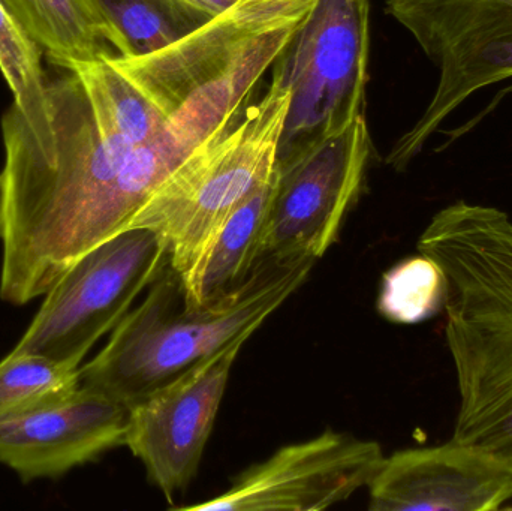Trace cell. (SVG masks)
Returning <instances> with one entry per match:
<instances>
[{
    "label": "cell",
    "instance_id": "ac0fdd59",
    "mask_svg": "<svg viewBox=\"0 0 512 511\" xmlns=\"http://www.w3.org/2000/svg\"><path fill=\"white\" fill-rule=\"evenodd\" d=\"M135 54L167 47L194 29V24L165 0H102Z\"/></svg>",
    "mask_w": 512,
    "mask_h": 511
},
{
    "label": "cell",
    "instance_id": "7c38bea8",
    "mask_svg": "<svg viewBox=\"0 0 512 511\" xmlns=\"http://www.w3.org/2000/svg\"><path fill=\"white\" fill-rule=\"evenodd\" d=\"M129 410L80 387L62 404L0 425V464L23 482L57 479L125 446Z\"/></svg>",
    "mask_w": 512,
    "mask_h": 511
},
{
    "label": "cell",
    "instance_id": "5bb4252c",
    "mask_svg": "<svg viewBox=\"0 0 512 511\" xmlns=\"http://www.w3.org/2000/svg\"><path fill=\"white\" fill-rule=\"evenodd\" d=\"M277 188V170L249 195L216 231L197 263L182 278L188 308L215 303L243 284L261 260L268 213Z\"/></svg>",
    "mask_w": 512,
    "mask_h": 511
},
{
    "label": "cell",
    "instance_id": "7a4b0ae2",
    "mask_svg": "<svg viewBox=\"0 0 512 511\" xmlns=\"http://www.w3.org/2000/svg\"><path fill=\"white\" fill-rule=\"evenodd\" d=\"M447 281L445 338L460 408L453 440L512 464V221L504 210L456 201L418 239Z\"/></svg>",
    "mask_w": 512,
    "mask_h": 511
},
{
    "label": "cell",
    "instance_id": "277c9868",
    "mask_svg": "<svg viewBox=\"0 0 512 511\" xmlns=\"http://www.w3.org/2000/svg\"><path fill=\"white\" fill-rule=\"evenodd\" d=\"M289 101L291 90L277 60L265 95L224 138L179 168L129 225L128 230L146 228L162 240L180 278L225 219L270 179Z\"/></svg>",
    "mask_w": 512,
    "mask_h": 511
},
{
    "label": "cell",
    "instance_id": "4fadbf2b",
    "mask_svg": "<svg viewBox=\"0 0 512 511\" xmlns=\"http://www.w3.org/2000/svg\"><path fill=\"white\" fill-rule=\"evenodd\" d=\"M21 29L62 69L135 54L102 0H2Z\"/></svg>",
    "mask_w": 512,
    "mask_h": 511
},
{
    "label": "cell",
    "instance_id": "52a82bcc",
    "mask_svg": "<svg viewBox=\"0 0 512 511\" xmlns=\"http://www.w3.org/2000/svg\"><path fill=\"white\" fill-rule=\"evenodd\" d=\"M168 263L167 246L146 228L122 231L81 255L45 300L14 351L81 368Z\"/></svg>",
    "mask_w": 512,
    "mask_h": 511
},
{
    "label": "cell",
    "instance_id": "d6986e66",
    "mask_svg": "<svg viewBox=\"0 0 512 511\" xmlns=\"http://www.w3.org/2000/svg\"><path fill=\"white\" fill-rule=\"evenodd\" d=\"M165 2L186 20L191 21L194 26H200L227 11L237 0H165Z\"/></svg>",
    "mask_w": 512,
    "mask_h": 511
},
{
    "label": "cell",
    "instance_id": "6da1fadb",
    "mask_svg": "<svg viewBox=\"0 0 512 511\" xmlns=\"http://www.w3.org/2000/svg\"><path fill=\"white\" fill-rule=\"evenodd\" d=\"M48 132L30 141L3 114L0 299L26 305L95 246L129 228L192 158L110 57L47 84Z\"/></svg>",
    "mask_w": 512,
    "mask_h": 511
},
{
    "label": "cell",
    "instance_id": "5b68a950",
    "mask_svg": "<svg viewBox=\"0 0 512 511\" xmlns=\"http://www.w3.org/2000/svg\"><path fill=\"white\" fill-rule=\"evenodd\" d=\"M369 54V0H318L279 59L291 101L277 168L294 164L364 114Z\"/></svg>",
    "mask_w": 512,
    "mask_h": 511
},
{
    "label": "cell",
    "instance_id": "9c48e42d",
    "mask_svg": "<svg viewBox=\"0 0 512 511\" xmlns=\"http://www.w3.org/2000/svg\"><path fill=\"white\" fill-rule=\"evenodd\" d=\"M251 336L204 357L129 410L125 446L168 500L197 476L234 363Z\"/></svg>",
    "mask_w": 512,
    "mask_h": 511
},
{
    "label": "cell",
    "instance_id": "8992f818",
    "mask_svg": "<svg viewBox=\"0 0 512 511\" xmlns=\"http://www.w3.org/2000/svg\"><path fill=\"white\" fill-rule=\"evenodd\" d=\"M385 12L439 71L423 116L385 158L402 173L466 99L512 78V0H385Z\"/></svg>",
    "mask_w": 512,
    "mask_h": 511
},
{
    "label": "cell",
    "instance_id": "ffe728a7",
    "mask_svg": "<svg viewBox=\"0 0 512 511\" xmlns=\"http://www.w3.org/2000/svg\"><path fill=\"white\" fill-rule=\"evenodd\" d=\"M0 239H2V189H0Z\"/></svg>",
    "mask_w": 512,
    "mask_h": 511
},
{
    "label": "cell",
    "instance_id": "9a60e30c",
    "mask_svg": "<svg viewBox=\"0 0 512 511\" xmlns=\"http://www.w3.org/2000/svg\"><path fill=\"white\" fill-rule=\"evenodd\" d=\"M0 71L14 102L5 111L18 129L35 144L48 132L47 84L41 50L21 29L0 0Z\"/></svg>",
    "mask_w": 512,
    "mask_h": 511
},
{
    "label": "cell",
    "instance_id": "2e32d148",
    "mask_svg": "<svg viewBox=\"0 0 512 511\" xmlns=\"http://www.w3.org/2000/svg\"><path fill=\"white\" fill-rule=\"evenodd\" d=\"M80 387V368L12 350L0 362V425L62 404Z\"/></svg>",
    "mask_w": 512,
    "mask_h": 511
},
{
    "label": "cell",
    "instance_id": "8fae6325",
    "mask_svg": "<svg viewBox=\"0 0 512 511\" xmlns=\"http://www.w3.org/2000/svg\"><path fill=\"white\" fill-rule=\"evenodd\" d=\"M372 511H492L512 498V464L480 447L400 450L367 486Z\"/></svg>",
    "mask_w": 512,
    "mask_h": 511
},
{
    "label": "cell",
    "instance_id": "30bf717a",
    "mask_svg": "<svg viewBox=\"0 0 512 511\" xmlns=\"http://www.w3.org/2000/svg\"><path fill=\"white\" fill-rule=\"evenodd\" d=\"M384 459L376 441L328 429L252 465L218 497L177 510H325L367 488Z\"/></svg>",
    "mask_w": 512,
    "mask_h": 511
},
{
    "label": "cell",
    "instance_id": "3957f363",
    "mask_svg": "<svg viewBox=\"0 0 512 511\" xmlns=\"http://www.w3.org/2000/svg\"><path fill=\"white\" fill-rule=\"evenodd\" d=\"M315 263L262 258L236 290L210 305L188 308L182 278L168 261L98 356L81 366V387L131 410L204 357L239 336L254 335L304 284Z\"/></svg>",
    "mask_w": 512,
    "mask_h": 511
},
{
    "label": "cell",
    "instance_id": "e0dca14e",
    "mask_svg": "<svg viewBox=\"0 0 512 511\" xmlns=\"http://www.w3.org/2000/svg\"><path fill=\"white\" fill-rule=\"evenodd\" d=\"M447 281L441 267L426 255L400 261L382 279L378 309L387 320L417 324L445 308Z\"/></svg>",
    "mask_w": 512,
    "mask_h": 511
},
{
    "label": "cell",
    "instance_id": "ba28073f",
    "mask_svg": "<svg viewBox=\"0 0 512 511\" xmlns=\"http://www.w3.org/2000/svg\"><path fill=\"white\" fill-rule=\"evenodd\" d=\"M370 155L372 138L361 114L294 164L276 167L261 260H319L336 242L360 195Z\"/></svg>",
    "mask_w": 512,
    "mask_h": 511
}]
</instances>
